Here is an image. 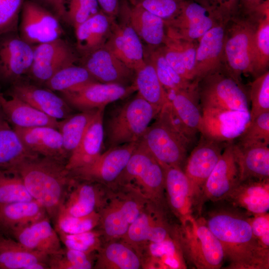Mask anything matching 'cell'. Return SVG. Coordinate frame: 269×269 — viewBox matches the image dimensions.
Segmentation results:
<instances>
[{
	"mask_svg": "<svg viewBox=\"0 0 269 269\" xmlns=\"http://www.w3.org/2000/svg\"><path fill=\"white\" fill-rule=\"evenodd\" d=\"M129 22L141 40L147 46L162 45L166 38V25L160 17L149 12L138 5L121 6Z\"/></svg>",
	"mask_w": 269,
	"mask_h": 269,
	"instance_id": "obj_32",
	"label": "cell"
},
{
	"mask_svg": "<svg viewBox=\"0 0 269 269\" xmlns=\"http://www.w3.org/2000/svg\"><path fill=\"white\" fill-rule=\"evenodd\" d=\"M9 95L22 100L57 120L64 119L72 114L73 109L52 91L21 80L11 85Z\"/></svg>",
	"mask_w": 269,
	"mask_h": 269,
	"instance_id": "obj_24",
	"label": "cell"
},
{
	"mask_svg": "<svg viewBox=\"0 0 269 269\" xmlns=\"http://www.w3.org/2000/svg\"><path fill=\"white\" fill-rule=\"evenodd\" d=\"M97 110L81 111L59 121L58 130L69 157L79 145Z\"/></svg>",
	"mask_w": 269,
	"mask_h": 269,
	"instance_id": "obj_43",
	"label": "cell"
},
{
	"mask_svg": "<svg viewBox=\"0 0 269 269\" xmlns=\"http://www.w3.org/2000/svg\"><path fill=\"white\" fill-rule=\"evenodd\" d=\"M2 94L1 93V92H0V96L2 95Z\"/></svg>",
	"mask_w": 269,
	"mask_h": 269,
	"instance_id": "obj_61",
	"label": "cell"
},
{
	"mask_svg": "<svg viewBox=\"0 0 269 269\" xmlns=\"http://www.w3.org/2000/svg\"><path fill=\"white\" fill-rule=\"evenodd\" d=\"M249 100L251 120L260 114L269 112V71L255 78L251 84Z\"/></svg>",
	"mask_w": 269,
	"mask_h": 269,
	"instance_id": "obj_49",
	"label": "cell"
},
{
	"mask_svg": "<svg viewBox=\"0 0 269 269\" xmlns=\"http://www.w3.org/2000/svg\"><path fill=\"white\" fill-rule=\"evenodd\" d=\"M12 170L19 173L28 193L54 224L74 181L66 163L38 155L25 159Z\"/></svg>",
	"mask_w": 269,
	"mask_h": 269,
	"instance_id": "obj_2",
	"label": "cell"
},
{
	"mask_svg": "<svg viewBox=\"0 0 269 269\" xmlns=\"http://www.w3.org/2000/svg\"><path fill=\"white\" fill-rule=\"evenodd\" d=\"M81 63V65L99 82L124 86L134 84L135 71L105 45L83 55Z\"/></svg>",
	"mask_w": 269,
	"mask_h": 269,
	"instance_id": "obj_20",
	"label": "cell"
},
{
	"mask_svg": "<svg viewBox=\"0 0 269 269\" xmlns=\"http://www.w3.org/2000/svg\"><path fill=\"white\" fill-rule=\"evenodd\" d=\"M11 236L25 248L48 256L61 253L64 250L48 216L15 232Z\"/></svg>",
	"mask_w": 269,
	"mask_h": 269,
	"instance_id": "obj_29",
	"label": "cell"
},
{
	"mask_svg": "<svg viewBox=\"0 0 269 269\" xmlns=\"http://www.w3.org/2000/svg\"><path fill=\"white\" fill-rule=\"evenodd\" d=\"M259 18L253 46L252 66L251 74L255 78L268 71L269 64V2L259 9Z\"/></svg>",
	"mask_w": 269,
	"mask_h": 269,
	"instance_id": "obj_40",
	"label": "cell"
},
{
	"mask_svg": "<svg viewBox=\"0 0 269 269\" xmlns=\"http://www.w3.org/2000/svg\"><path fill=\"white\" fill-rule=\"evenodd\" d=\"M199 132L205 138L219 141L230 142L238 138L251 121L250 112L202 109Z\"/></svg>",
	"mask_w": 269,
	"mask_h": 269,
	"instance_id": "obj_16",
	"label": "cell"
},
{
	"mask_svg": "<svg viewBox=\"0 0 269 269\" xmlns=\"http://www.w3.org/2000/svg\"><path fill=\"white\" fill-rule=\"evenodd\" d=\"M252 215L269 209V179H249L239 182L222 201Z\"/></svg>",
	"mask_w": 269,
	"mask_h": 269,
	"instance_id": "obj_26",
	"label": "cell"
},
{
	"mask_svg": "<svg viewBox=\"0 0 269 269\" xmlns=\"http://www.w3.org/2000/svg\"><path fill=\"white\" fill-rule=\"evenodd\" d=\"M244 18L235 15L228 22L223 52V67L233 78L240 81L243 74L251 73L254 37L258 11Z\"/></svg>",
	"mask_w": 269,
	"mask_h": 269,
	"instance_id": "obj_7",
	"label": "cell"
},
{
	"mask_svg": "<svg viewBox=\"0 0 269 269\" xmlns=\"http://www.w3.org/2000/svg\"><path fill=\"white\" fill-rule=\"evenodd\" d=\"M25 0H0V36L14 33Z\"/></svg>",
	"mask_w": 269,
	"mask_h": 269,
	"instance_id": "obj_52",
	"label": "cell"
},
{
	"mask_svg": "<svg viewBox=\"0 0 269 269\" xmlns=\"http://www.w3.org/2000/svg\"><path fill=\"white\" fill-rule=\"evenodd\" d=\"M165 211L147 202L121 239L137 252L148 243L159 242L170 238L172 225L169 223Z\"/></svg>",
	"mask_w": 269,
	"mask_h": 269,
	"instance_id": "obj_12",
	"label": "cell"
},
{
	"mask_svg": "<svg viewBox=\"0 0 269 269\" xmlns=\"http://www.w3.org/2000/svg\"><path fill=\"white\" fill-rule=\"evenodd\" d=\"M95 269H138L142 267L141 258L130 245L122 240L109 241L98 251Z\"/></svg>",
	"mask_w": 269,
	"mask_h": 269,
	"instance_id": "obj_37",
	"label": "cell"
},
{
	"mask_svg": "<svg viewBox=\"0 0 269 269\" xmlns=\"http://www.w3.org/2000/svg\"><path fill=\"white\" fill-rule=\"evenodd\" d=\"M33 199L16 171L0 170V205Z\"/></svg>",
	"mask_w": 269,
	"mask_h": 269,
	"instance_id": "obj_45",
	"label": "cell"
},
{
	"mask_svg": "<svg viewBox=\"0 0 269 269\" xmlns=\"http://www.w3.org/2000/svg\"><path fill=\"white\" fill-rule=\"evenodd\" d=\"M142 267L147 269H185L187 265L182 252L173 238L148 243L138 251Z\"/></svg>",
	"mask_w": 269,
	"mask_h": 269,
	"instance_id": "obj_33",
	"label": "cell"
},
{
	"mask_svg": "<svg viewBox=\"0 0 269 269\" xmlns=\"http://www.w3.org/2000/svg\"><path fill=\"white\" fill-rule=\"evenodd\" d=\"M197 86L185 90L167 91L172 118L192 143L199 132L202 118Z\"/></svg>",
	"mask_w": 269,
	"mask_h": 269,
	"instance_id": "obj_23",
	"label": "cell"
},
{
	"mask_svg": "<svg viewBox=\"0 0 269 269\" xmlns=\"http://www.w3.org/2000/svg\"><path fill=\"white\" fill-rule=\"evenodd\" d=\"M105 108L98 109L88 125L79 145L69 157L66 167L75 169L89 164L102 152L104 130L103 115Z\"/></svg>",
	"mask_w": 269,
	"mask_h": 269,
	"instance_id": "obj_30",
	"label": "cell"
},
{
	"mask_svg": "<svg viewBox=\"0 0 269 269\" xmlns=\"http://www.w3.org/2000/svg\"><path fill=\"white\" fill-rule=\"evenodd\" d=\"M144 57L153 64L158 78L166 91L188 89L198 84L189 82L179 75L165 58L160 46L144 47Z\"/></svg>",
	"mask_w": 269,
	"mask_h": 269,
	"instance_id": "obj_42",
	"label": "cell"
},
{
	"mask_svg": "<svg viewBox=\"0 0 269 269\" xmlns=\"http://www.w3.org/2000/svg\"><path fill=\"white\" fill-rule=\"evenodd\" d=\"M93 82L98 81L85 67L74 64L58 71L44 85L52 91L61 93Z\"/></svg>",
	"mask_w": 269,
	"mask_h": 269,
	"instance_id": "obj_44",
	"label": "cell"
},
{
	"mask_svg": "<svg viewBox=\"0 0 269 269\" xmlns=\"http://www.w3.org/2000/svg\"><path fill=\"white\" fill-rule=\"evenodd\" d=\"M92 254L65 248L60 254L49 256L50 269H90L93 267Z\"/></svg>",
	"mask_w": 269,
	"mask_h": 269,
	"instance_id": "obj_47",
	"label": "cell"
},
{
	"mask_svg": "<svg viewBox=\"0 0 269 269\" xmlns=\"http://www.w3.org/2000/svg\"><path fill=\"white\" fill-rule=\"evenodd\" d=\"M226 144L201 135L200 141L187 157L183 171L189 180L193 210L203 186L219 160Z\"/></svg>",
	"mask_w": 269,
	"mask_h": 269,
	"instance_id": "obj_13",
	"label": "cell"
},
{
	"mask_svg": "<svg viewBox=\"0 0 269 269\" xmlns=\"http://www.w3.org/2000/svg\"><path fill=\"white\" fill-rule=\"evenodd\" d=\"M241 146L269 144V112L263 113L253 120L237 138Z\"/></svg>",
	"mask_w": 269,
	"mask_h": 269,
	"instance_id": "obj_46",
	"label": "cell"
},
{
	"mask_svg": "<svg viewBox=\"0 0 269 269\" xmlns=\"http://www.w3.org/2000/svg\"><path fill=\"white\" fill-rule=\"evenodd\" d=\"M250 223L253 234L259 245L269 249V212L251 215Z\"/></svg>",
	"mask_w": 269,
	"mask_h": 269,
	"instance_id": "obj_55",
	"label": "cell"
},
{
	"mask_svg": "<svg viewBox=\"0 0 269 269\" xmlns=\"http://www.w3.org/2000/svg\"><path fill=\"white\" fill-rule=\"evenodd\" d=\"M222 18L196 1H182L179 14L165 22L166 32L182 40H199Z\"/></svg>",
	"mask_w": 269,
	"mask_h": 269,
	"instance_id": "obj_17",
	"label": "cell"
},
{
	"mask_svg": "<svg viewBox=\"0 0 269 269\" xmlns=\"http://www.w3.org/2000/svg\"><path fill=\"white\" fill-rule=\"evenodd\" d=\"M116 185L120 192L108 195L99 211V225L109 241L122 238L148 202L132 187Z\"/></svg>",
	"mask_w": 269,
	"mask_h": 269,
	"instance_id": "obj_8",
	"label": "cell"
},
{
	"mask_svg": "<svg viewBox=\"0 0 269 269\" xmlns=\"http://www.w3.org/2000/svg\"><path fill=\"white\" fill-rule=\"evenodd\" d=\"M101 9L110 16L116 18L120 12L119 0H97Z\"/></svg>",
	"mask_w": 269,
	"mask_h": 269,
	"instance_id": "obj_58",
	"label": "cell"
},
{
	"mask_svg": "<svg viewBox=\"0 0 269 269\" xmlns=\"http://www.w3.org/2000/svg\"><path fill=\"white\" fill-rule=\"evenodd\" d=\"M166 34L173 38L180 50L184 66L190 81L194 83L197 84L195 82V69L197 45L194 43V41L182 40L167 32H166Z\"/></svg>",
	"mask_w": 269,
	"mask_h": 269,
	"instance_id": "obj_54",
	"label": "cell"
},
{
	"mask_svg": "<svg viewBox=\"0 0 269 269\" xmlns=\"http://www.w3.org/2000/svg\"><path fill=\"white\" fill-rule=\"evenodd\" d=\"M138 142L106 149L92 162L70 171L76 179L112 186L120 176L138 145Z\"/></svg>",
	"mask_w": 269,
	"mask_h": 269,
	"instance_id": "obj_10",
	"label": "cell"
},
{
	"mask_svg": "<svg viewBox=\"0 0 269 269\" xmlns=\"http://www.w3.org/2000/svg\"><path fill=\"white\" fill-rule=\"evenodd\" d=\"M122 20H114L105 46L135 71L145 64L144 46L123 11Z\"/></svg>",
	"mask_w": 269,
	"mask_h": 269,
	"instance_id": "obj_22",
	"label": "cell"
},
{
	"mask_svg": "<svg viewBox=\"0 0 269 269\" xmlns=\"http://www.w3.org/2000/svg\"><path fill=\"white\" fill-rule=\"evenodd\" d=\"M171 236L186 264L197 269H218L223 266L225 260L222 247L204 217L192 215L172 225Z\"/></svg>",
	"mask_w": 269,
	"mask_h": 269,
	"instance_id": "obj_4",
	"label": "cell"
},
{
	"mask_svg": "<svg viewBox=\"0 0 269 269\" xmlns=\"http://www.w3.org/2000/svg\"><path fill=\"white\" fill-rule=\"evenodd\" d=\"M250 216L227 204L204 217L222 247L225 260L229 262L226 269H269V249L262 247L254 237Z\"/></svg>",
	"mask_w": 269,
	"mask_h": 269,
	"instance_id": "obj_1",
	"label": "cell"
},
{
	"mask_svg": "<svg viewBox=\"0 0 269 269\" xmlns=\"http://www.w3.org/2000/svg\"><path fill=\"white\" fill-rule=\"evenodd\" d=\"M77 60L70 45L60 38L33 46V60L29 73L34 80L44 84L56 72L75 64Z\"/></svg>",
	"mask_w": 269,
	"mask_h": 269,
	"instance_id": "obj_19",
	"label": "cell"
},
{
	"mask_svg": "<svg viewBox=\"0 0 269 269\" xmlns=\"http://www.w3.org/2000/svg\"><path fill=\"white\" fill-rule=\"evenodd\" d=\"M100 10L97 0H68L64 19L75 29Z\"/></svg>",
	"mask_w": 269,
	"mask_h": 269,
	"instance_id": "obj_51",
	"label": "cell"
},
{
	"mask_svg": "<svg viewBox=\"0 0 269 269\" xmlns=\"http://www.w3.org/2000/svg\"><path fill=\"white\" fill-rule=\"evenodd\" d=\"M269 0H239L241 7L246 14L253 12Z\"/></svg>",
	"mask_w": 269,
	"mask_h": 269,
	"instance_id": "obj_59",
	"label": "cell"
},
{
	"mask_svg": "<svg viewBox=\"0 0 269 269\" xmlns=\"http://www.w3.org/2000/svg\"><path fill=\"white\" fill-rule=\"evenodd\" d=\"M115 185L132 187L148 201L167 208L163 168L139 141Z\"/></svg>",
	"mask_w": 269,
	"mask_h": 269,
	"instance_id": "obj_5",
	"label": "cell"
},
{
	"mask_svg": "<svg viewBox=\"0 0 269 269\" xmlns=\"http://www.w3.org/2000/svg\"><path fill=\"white\" fill-rule=\"evenodd\" d=\"M47 216L44 207L34 199L0 205V231L11 236Z\"/></svg>",
	"mask_w": 269,
	"mask_h": 269,
	"instance_id": "obj_34",
	"label": "cell"
},
{
	"mask_svg": "<svg viewBox=\"0 0 269 269\" xmlns=\"http://www.w3.org/2000/svg\"><path fill=\"white\" fill-rule=\"evenodd\" d=\"M38 155L24 147L0 108V170H12L25 159Z\"/></svg>",
	"mask_w": 269,
	"mask_h": 269,
	"instance_id": "obj_38",
	"label": "cell"
},
{
	"mask_svg": "<svg viewBox=\"0 0 269 269\" xmlns=\"http://www.w3.org/2000/svg\"><path fill=\"white\" fill-rule=\"evenodd\" d=\"M160 164L164 172L167 204L179 221H181L193 215V201L189 180L182 168Z\"/></svg>",
	"mask_w": 269,
	"mask_h": 269,
	"instance_id": "obj_28",
	"label": "cell"
},
{
	"mask_svg": "<svg viewBox=\"0 0 269 269\" xmlns=\"http://www.w3.org/2000/svg\"><path fill=\"white\" fill-rule=\"evenodd\" d=\"M197 91L201 109L250 112L249 97L245 90L224 67L202 78L198 83Z\"/></svg>",
	"mask_w": 269,
	"mask_h": 269,
	"instance_id": "obj_9",
	"label": "cell"
},
{
	"mask_svg": "<svg viewBox=\"0 0 269 269\" xmlns=\"http://www.w3.org/2000/svg\"><path fill=\"white\" fill-rule=\"evenodd\" d=\"M104 112V147L106 149L138 142L161 108L143 99L138 93Z\"/></svg>",
	"mask_w": 269,
	"mask_h": 269,
	"instance_id": "obj_3",
	"label": "cell"
},
{
	"mask_svg": "<svg viewBox=\"0 0 269 269\" xmlns=\"http://www.w3.org/2000/svg\"><path fill=\"white\" fill-rule=\"evenodd\" d=\"M13 128L24 147L31 152L66 163L69 156L57 129L50 127Z\"/></svg>",
	"mask_w": 269,
	"mask_h": 269,
	"instance_id": "obj_25",
	"label": "cell"
},
{
	"mask_svg": "<svg viewBox=\"0 0 269 269\" xmlns=\"http://www.w3.org/2000/svg\"><path fill=\"white\" fill-rule=\"evenodd\" d=\"M154 119L139 141L160 164L182 168L192 143L173 123L167 103Z\"/></svg>",
	"mask_w": 269,
	"mask_h": 269,
	"instance_id": "obj_6",
	"label": "cell"
},
{
	"mask_svg": "<svg viewBox=\"0 0 269 269\" xmlns=\"http://www.w3.org/2000/svg\"><path fill=\"white\" fill-rule=\"evenodd\" d=\"M239 182V170L233 142L226 143L222 155L206 180L194 210L199 216L207 201H222Z\"/></svg>",
	"mask_w": 269,
	"mask_h": 269,
	"instance_id": "obj_14",
	"label": "cell"
},
{
	"mask_svg": "<svg viewBox=\"0 0 269 269\" xmlns=\"http://www.w3.org/2000/svg\"><path fill=\"white\" fill-rule=\"evenodd\" d=\"M182 1L183 0H136V4L160 17L166 22L173 19L179 14Z\"/></svg>",
	"mask_w": 269,
	"mask_h": 269,
	"instance_id": "obj_53",
	"label": "cell"
},
{
	"mask_svg": "<svg viewBox=\"0 0 269 269\" xmlns=\"http://www.w3.org/2000/svg\"><path fill=\"white\" fill-rule=\"evenodd\" d=\"M230 18H222L199 39L196 49L195 82L223 67L224 45Z\"/></svg>",
	"mask_w": 269,
	"mask_h": 269,
	"instance_id": "obj_21",
	"label": "cell"
},
{
	"mask_svg": "<svg viewBox=\"0 0 269 269\" xmlns=\"http://www.w3.org/2000/svg\"><path fill=\"white\" fill-rule=\"evenodd\" d=\"M49 8L58 18L64 19L66 13V0H39Z\"/></svg>",
	"mask_w": 269,
	"mask_h": 269,
	"instance_id": "obj_57",
	"label": "cell"
},
{
	"mask_svg": "<svg viewBox=\"0 0 269 269\" xmlns=\"http://www.w3.org/2000/svg\"><path fill=\"white\" fill-rule=\"evenodd\" d=\"M49 256L30 250L0 234V269H26L34 263L48 262Z\"/></svg>",
	"mask_w": 269,
	"mask_h": 269,
	"instance_id": "obj_39",
	"label": "cell"
},
{
	"mask_svg": "<svg viewBox=\"0 0 269 269\" xmlns=\"http://www.w3.org/2000/svg\"><path fill=\"white\" fill-rule=\"evenodd\" d=\"M135 92L134 84L124 86L93 82L60 94L72 109L81 112L106 108L112 103L131 96Z\"/></svg>",
	"mask_w": 269,
	"mask_h": 269,
	"instance_id": "obj_11",
	"label": "cell"
},
{
	"mask_svg": "<svg viewBox=\"0 0 269 269\" xmlns=\"http://www.w3.org/2000/svg\"><path fill=\"white\" fill-rule=\"evenodd\" d=\"M239 182L252 178L269 179V145L241 146L233 143Z\"/></svg>",
	"mask_w": 269,
	"mask_h": 269,
	"instance_id": "obj_35",
	"label": "cell"
},
{
	"mask_svg": "<svg viewBox=\"0 0 269 269\" xmlns=\"http://www.w3.org/2000/svg\"><path fill=\"white\" fill-rule=\"evenodd\" d=\"M132 5H135L136 3V0H128Z\"/></svg>",
	"mask_w": 269,
	"mask_h": 269,
	"instance_id": "obj_60",
	"label": "cell"
},
{
	"mask_svg": "<svg viewBox=\"0 0 269 269\" xmlns=\"http://www.w3.org/2000/svg\"><path fill=\"white\" fill-rule=\"evenodd\" d=\"M66 248L92 254L101 248V233L91 230L78 234L57 232Z\"/></svg>",
	"mask_w": 269,
	"mask_h": 269,
	"instance_id": "obj_50",
	"label": "cell"
},
{
	"mask_svg": "<svg viewBox=\"0 0 269 269\" xmlns=\"http://www.w3.org/2000/svg\"><path fill=\"white\" fill-rule=\"evenodd\" d=\"M220 18H230L239 9V0H195Z\"/></svg>",
	"mask_w": 269,
	"mask_h": 269,
	"instance_id": "obj_56",
	"label": "cell"
},
{
	"mask_svg": "<svg viewBox=\"0 0 269 269\" xmlns=\"http://www.w3.org/2000/svg\"><path fill=\"white\" fill-rule=\"evenodd\" d=\"M115 19L101 9L75 29L76 47L82 56L105 45Z\"/></svg>",
	"mask_w": 269,
	"mask_h": 269,
	"instance_id": "obj_36",
	"label": "cell"
},
{
	"mask_svg": "<svg viewBox=\"0 0 269 269\" xmlns=\"http://www.w3.org/2000/svg\"><path fill=\"white\" fill-rule=\"evenodd\" d=\"M58 18L39 3L26 0L21 11L19 37L32 45L59 39L63 30Z\"/></svg>",
	"mask_w": 269,
	"mask_h": 269,
	"instance_id": "obj_15",
	"label": "cell"
},
{
	"mask_svg": "<svg viewBox=\"0 0 269 269\" xmlns=\"http://www.w3.org/2000/svg\"><path fill=\"white\" fill-rule=\"evenodd\" d=\"M0 96V108L12 127H50L58 130L59 121L13 96Z\"/></svg>",
	"mask_w": 269,
	"mask_h": 269,
	"instance_id": "obj_31",
	"label": "cell"
},
{
	"mask_svg": "<svg viewBox=\"0 0 269 269\" xmlns=\"http://www.w3.org/2000/svg\"><path fill=\"white\" fill-rule=\"evenodd\" d=\"M99 212L84 216H73L59 213L54 223L57 232L78 234L92 230L99 225Z\"/></svg>",
	"mask_w": 269,
	"mask_h": 269,
	"instance_id": "obj_48",
	"label": "cell"
},
{
	"mask_svg": "<svg viewBox=\"0 0 269 269\" xmlns=\"http://www.w3.org/2000/svg\"><path fill=\"white\" fill-rule=\"evenodd\" d=\"M145 64L135 71L134 84L137 93L149 103L160 108L169 102L167 91L162 86L152 63L144 57Z\"/></svg>",
	"mask_w": 269,
	"mask_h": 269,
	"instance_id": "obj_41",
	"label": "cell"
},
{
	"mask_svg": "<svg viewBox=\"0 0 269 269\" xmlns=\"http://www.w3.org/2000/svg\"><path fill=\"white\" fill-rule=\"evenodd\" d=\"M74 179L59 213L80 217L99 212L106 199L101 190L103 185Z\"/></svg>",
	"mask_w": 269,
	"mask_h": 269,
	"instance_id": "obj_27",
	"label": "cell"
},
{
	"mask_svg": "<svg viewBox=\"0 0 269 269\" xmlns=\"http://www.w3.org/2000/svg\"><path fill=\"white\" fill-rule=\"evenodd\" d=\"M10 33L0 36V81L13 84L29 73L33 46Z\"/></svg>",
	"mask_w": 269,
	"mask_h": 269,
	"instance_id": "obj_18",
	"label": "cell"
}]
</instances>
